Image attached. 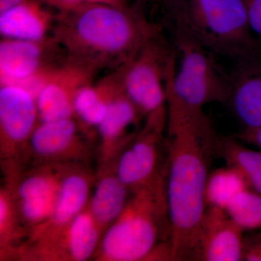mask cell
Instances as JSON below:
<instances>
[{"label":"cell","mask_w":261,"mask_h":261,"mask_svg":"<svg viewBox=\"0 0 261 261\" xmlns=\"http://www.w3.org/2000/svg\"><path fill=\"white\" fill-rule=\"evenodd\" d=\"M228 102L245 128L261 125V60L256 54L242 60L231 76Z\"/></svg>","instance_id":"ac0fdd59"},{"label":"cell","mask_w":261,"mask_h":261,"mask_svg":"<svg viewBox=\"0 0 261 261\" xmlns=\"http://www.w3.org/2000/svg\"><path fill=\"white\" fill-rule=\"evenodd\" d=\"M216 153L243 178L247 188L261 195V151L247 148L234 137H219Z\"/></svg>","instance_id":"44dd1931"},{"label":"cell","mask_w":261,"mask_h":261,"mask_svg":"<svg viewBox=\"0 0 261 261\" xmlns=\"http://www.w3.org/2000/svg\"><path fill=\"white\" fill-rule=\"evenodd\" d=\"M175 61L161 32L118 68L123 90L144 118L166 107V84Z\"/></svg>","instance_id":"8992f818"},{"label":"cell","mask_w":261,"mask_h":261,"mask_svg":"<svg viewBox=\"0 0 261 261\" xmlns=\"http://www.w3.org/2000/svg\"><path fill=\"white\" fill-rule=\"evenodd\" d=\"M247 19L252 34L261 39V0H244Z\"/></svg>","instance_id":"4316f807"},{"label":"cell","mask_w":261,"mask_h":261,"mask_svg":"<svg viewBox=\"0 0 261 261\" xmlns=\"http://www.w3.org/2000/svg\"><path fill=\"white\" fill-rule=\"evenodd\" d=\"M103 231L88 209L66 227L49 238L25 245L23 258L42 260L84 261L94 257Z\"/></svg>","instance_id":"30bf717a"},{"label":"cell","mask_w":261,"mask_h":261,"mask_svg":"<svg viewBox=\"0 0 261 261\" xmlns=\"http://www.w3.org/2000/svg\"><path fill=\"white\" fill-rule=\"evenodd\" d=\"M57 13L69 11L92 5H111L116 6L129 5V0H41Z\"/></svg>","instance_id":"d4e9b609"},{"label":"cell","mask_w":261,"mask_h":261,"mask_svg":"<svg viewBox=\"0 0 261 261\" xmlns=\"http://www.w3.org/2000/svg\"><path fill=\"white\" fill-rule=\"evenodd\" d=\"M244 231L261 229V195L245 189L230 201L224 209Z\"/></svg>","instance_id":"603a6c76"},{"label":"cell","mask_w":261,"mask_h":261,"mask_svg":"<svg viewBox=\"0 0 261 261\" xmlns=\"http://www.w3.org/2000/svg\"><path fill=\"white\" fill-rule=\"evenodd\" d=\"M233 137L237 140L255 146L261 151V125L255 128H244L243 130Z\"/></svg>","instance_id":"83f0119b"},{"label":"cell","mask_w":261,"mask_h":261,"mask_svg":"<svg viewBox=\"0 0 261 261\" xmlns=\"http://www.w3.org/2000/svg\"><path fill=\"white\" fill-rule=\"evenodd\" d=\"M53 37L42 41L2 38L0 85H20L64 58Z\"/></svg>","instance_id":"4fadbf2b"},{"label":"cell","mask_w":261,"mask_h":261,"mask_svg":"<svg viewBox=\"0 0 261 261\" xmlns=\"http://www.w3.org/2000/svg\"><path fill=\"white\" fill-rule=\"evenodd\" d=\"M109 171L108 168L101 170L87 207L103 233L121 214L130 195V189L118 177L115 170Z\"/></svg>","instance_id":"ffe728a7"},{"label":"cell","mask_w":261,"mask_h":261,"mask_svg":"<svg viewBox=\"0 0 261 261\" xmlns=\"http://www.w3.org/2000/svg\"><path fill=\"white\" fill-rule=\"evenodd\" d=\"M93 176L83 168L66 166L50 219L29 235V241L49 238L66 227L85 210L90 199Z\"/></svg>","instance_id":"9a60e30c"},{"label":"cell","mask_w":261,"mask_h":261,"mask_svg":"<svg viewBox=\"0 0 261 261\" xmlns=\"http://www.w3.org/2000/svg\"><path fill=\"white\" fill-rule=\"evenodd\" d=\"M121 80V78H120ZM144 118L123 90L121 82L111 97L106 116L97 127L100 140L99 150L102 164L117 156L135 137L137 130L128 132Z\"/></svg>","instance_id":"2e32d148"},{"label":"cell","mask_w":261,"mask_h":261,"mask_svg":"<svg viewBox=\"0 0 261 261\" xmlns=\"http://www.w3.org/2000/svg\"><path fill=\"white\" fill-rule=\"evenodd\" d=\"M18 219L14 202L9 190L1 189L0 193V243L3 252L8 248L11 240L17 238L16 228Z\"/></svg>","instance_id":"cb8c5ba5"},{"label":"cell","mask_w":261,"mask_h":261,"mask_svg":"<svg viewBox=\"0 0 261 261\" xmlns=\"http://www.w3.org/2000/svg\"><path fill=\"white\" fill-rule=\"evenodd\" d=\"M243 232L224 209L207 206L199 228L193 260H242Z\"/></svg>","instance_id":"5bb4252c"},{"label":"cell","mask_w":261,"mask_h":261,"mask_svg":"<svg viewBox=\"0 0 261 261\" xmlns=\"http://www.w3.org/2000/svg\"><path fill=\"white\" fill-rule=\"evenodd\" d=\"M161 32L138 7L92 5L57 13L51 37L69 58L116 70Z\"/></svg>","instance_id":"7a4b0ae2"},{"label":"cell","mask_w":261,"mask_h":261,"mask_svg":"<svg viewBox=\"0 0 261 261\" xmlns=\"http://www.w3.org/2000/svg\"><path fill=\"white\" fill-rule=\"evenodd\" d=\"M25 0H0V12L9 9L12 7L23 3Z\"/></svg>","instance_id":"f1b7e54d"},{"label":"cell","mask_w":261,"mask_h":261,"mask_svg":"<svg viewBox=\"0 0 261 261\" xmlns=\"http://www.w3.org/2000/svg\"><path fill=\"white\" fill-rule=\"evenodd\" d=\"M19 176L8 187L18 221L30 233L50 219L67 164H45Z\"/></svg>","instance_id":"9c48e42d"},{"label":"cell","mask_w":261,"mask_h":261,"mask_svg":"<svg viewBox=\"0 0 261 261\" xmlns=\"http://www.w3.org/2000/svg\"><path fill=\"white\" fill-rule=\"evenodd\" d=\"M57 12L41 0H25L0 12L2 38L42 41L53 35Z\"/></svg>","instance_id":"e0dca14e"},{"label":"cell","mask_w":261,"mask_h":261,"mask_svg":"<svg viewBox=\"0 0 261 261\" xmlns=\"http://www.w3.org/2000/svg\"><path fill=\"white\" fill-rule=\"evenodd\" d=\"M99 71L93 65L67 56L49 67L36 97L39 122L74 118L75 94L96 80Z\"/></svg>","instance_id":"ba28073f"},{"label":"cell","mask_w":261,"mask_h":261,"mask_svg":"<svg viewBox=\"0 0 261 261\" xmlns=\"http://www.w3.org/2000/svg\"><path fill=\"white\" fill-rule=\"evenodd\" d=\"M141 3H145V2H152V1H157V0H139Z\"/></svg>","instance_id":"f546056e"},{"label":"cell","mask_w":261,"mask_h":261,"mask_svg":"<svg viewBox=\"0 0 261 261\" xmlns=\"http://www.w3.org/2000/svg\"><path fill=\"white\" fill-rule=\"evenodd\" d=\"M166 192L171 225V260H193L207 207L206 186L216 153V135L204 112L167 111Z\"/></svg>","instance_id":"6da1fadb"},{"label":"cell","mask_w":261,"mask_h":261,"mask_svg":"<svg viewBox=\"0 0 261 261\" xmlns=\"http://www.w3.org/2000/svg\"><path fill=\"white\" fill-rule=\"evenodd\" d=\"M167 108L145 118V123L117 156V176L132 190L153 181L166 167Z\"/></svg>","instance_id":"52a82bcc"},{"label":"cell","mask_w":261,"mask_h":261,"mask_svg":"<svg viewBox=\"0 0 261 261\" xmlns=\"http://www.w3.org/2000/svg\"><path fill=\"white\" fill-rule=\"evenodd\" d=\"M247 189L246 184L233 168L226 166L210 173L206 186L207 206L225 209L239 192Z\"/></svg>","instance_id":"7402d4cb"},{"label":"cell","mask_w":261,"mask_h":261,"mask_svg":"<svg viewBox=\"0 0 261 261\" xmlns=\"http://www.w3.org/2000/svg\"><path fill=\"white\" fill-rule=\"evenodd\" d=\"M86 133L75 118L39 122L27 148L37 160L38 166L65 164L64 161L68 163L70 161H83L89 154Z\"/></svg>","instance_id":"7c38bea8"},{"label":"cell","mask_w":261,"mask_h":261,"mask_svg":"<svg viewBox=\"0 0 261 261\" xmlns=\"http://www.w3.org/2000/svg\"><path fill=\"white\" fill-rule=\"evenodd\" d=\"M166 169L153 181L130 191L126 207L103 233L95 260H171Z\"/></svg>","instance_id":"3957f363"},{"label":"cell","mask_w":261,"mask_h":261,"mask_svg":"<svg viewBox=\"0 0 261 261\" xmlns=\"http://www.w3.org/2000/svg\"><path fill=\"white\" fill-rule=\"evenodd\" d=\"M36 97L16 84L0 85V142L2 157L15 160L24 152L39 123Z\"/></svg>","instance_id":"8fae6325"},{"label":"cell","mask_w":261,"mask_h":261,"mask_svg":"<svg viewBox=\"0 0 261 261\" xmlns=\"http://www.w3.org/2000/svg\"><path fill=\"white\" fill-rule=\"evenodd\" d=\"M242 260L261 261V231L244 235Z\"/></svg>","instance_id":"484cf974"},{"label":"cell","mask_w":261,"mask_h":261,"mask_svg":"<svg viewBox=\"0 0 261 261\" xmlns=\"http://www.w3.org/2000/svg\"><path fill=\"white\" fill-rule=\"evenodd\" d=\"M174 37L214 55L242 60L257 54L244 0H165Z\"/></svg>","instance_id":"277c9868"},{"label":"cell","mask_w":261,"mask_h":261,"mask_svg":"<svg viewBox=\"0 0 261 261\" xmlns=\"http://www.w3.org/2000/svg\"><path fill=\"white\" fill-rule=\"evenodd\" d=\"M176 60L166 84V106L202 112L210 103L228 102L231 77L225 74L214 54L199 44L174 37Z\"/></svg>","instance_id":"5b68a950"},{"label":"cell","mask_w":261,"mask_h":261,"mask_svg":"<svg viewBox=\"0 0 261 261\" xmlns=\"http://www.w3.org/2000/svg\"><path fill=\"white\" fill-rule=\"evenodd\" d=\"M121 83L118 70L84 86L73 100L74 118L86 132L96 128L104 120L111 97Z\"/></svg>","instance_id":"d6986e66"}]
</instances>
